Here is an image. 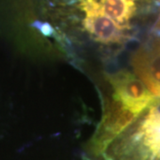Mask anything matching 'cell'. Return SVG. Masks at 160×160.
<instances>
[{
	"mask_svg": "<svg viewBox=\"0 0 160 160\" xmlns=\"http://www.w3.org/2000/svg\"><path fill=\"white\" fill-rule=\"evenodd\" d=\"M87 160H160V99L140 114L123 133Z\"/></svg>",
	"mask_w": 160,
	"mask_h": 160,
	"instance_id": "6da1fadb",
	"label": "cell"
},
{
	"mask_svg": "<svg viewBox=\"0 0 160 160\" xmlns=\"http://www.w3.org/2000/svg\"><path fill=\"white\" fill-rule=\"evenodd\" d=\"M140 114L125 106L112 94L104 101L102 120L86 150V158L102 151L123 133L137 119Z\"/></svg>",
	"mask_w": 160,
	"mask_h": 160,
	"instance_id": "7a4b0ae2",
	"label": "cell"
},
{
	"mask_svg": "<svg viewBox=\"0 0 160 160\" xmlns=\"http://www.w3.org/2000/svg\"><path fill=\"white\" fill-rule=\"evenodd\" d=\"M84 13L83 27L92 39L102 45H121L127 40L126 29L105 14L97 0H79Z\"/></svg>",
	"mask_w": 160,
	"mask_h": 160,
	"instance_id": "3957f363",
	"label": "cell"
},
{
	"mask_svg": "<svg viewBox=\"0 0 160 160\" xmlns=\"http://www.w3.org/2000/svg\"><path fill=\"white\" fill-rule=\"evenodd\" d=\"M108 81L113 88V95L127 108L141 114L156 100L141 80L129 71L121 70L109 75Z\"/></svg>",
	"mask_w": 160,
	"mask_h": 160,
	"instance_id": "277c9868",
	"label": "cell"
},
{
	"mask_svg": "<svg viewBox=\"0 0 160 160\" xmlns=\"http://www.w3.org/2000/svg\"><path fill=\"white\" fill-rule=\"evenodd\" d=\"M137 0H100L103 12L117 25L129 29V22L135 14Z\"/></svg>",
	"mask_w": 160,
	"mask_h": 160,
	"instance_id": "5b68a950",
	"label": "cell"
}]
</instances>
